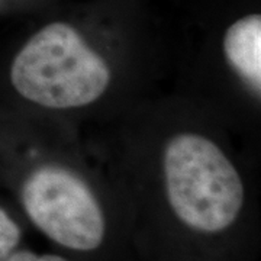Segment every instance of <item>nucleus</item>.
<instances>
[{"label": "nucleus", "mask_w": 261, "mask_h": 261, "mask_svg": "<svg viewBox=\"0 0 261 261\" xmlns=\"http://www.w3.org/2000/svg\"><path fill=\"white\" fill-rule=\"evenodd\" d=\"M224 54L235 73L260 94L261 16L252 13L235 20L224 35Z\"/></svg>", "instance_id": "4"}, {"label": "nucleus", "mask_w": 261, "mask_h": 261, "mask_svg": "<svg viewBox=\"0 0 261 261\" xmlns=\"http://www.w3.org/2000/svg\"><path fill=\"white\" fill-rule=\"evenodd\" d=\"M22 205L31 221L63 247L90 251L102 244L100 205L83 178L67 168H35L22 186Z\"/></svg>", "instance_id": "3"}, {"label": "nucleus", "mask_w": 261, "mask_h": 261, "mask_svg": "<svg viewBox=\"0 0 261 261\" xmlns=\"http://www.w3.org/2000/svg\"><path fill=\"white\" fill-rule=\"evenodd\" d=\"M3 261H67L60 255L54 254H45V255H38L35 252L23 250V251H13Z\"/></svg>", "instance_id": "6"}, {"label": "nucleus", "mask_w": 261, "mask_h": 261, "mask_svg": "<svg viewBox=\"0 0 261 261\" xmlns=\"http://www.w3.org/2000/svg\"><path fill=\"white\" fill-rule=\"evenodd\" d=\"M10 83L23 99L48 109L96 102L111 83V68L77 29L53 22L35 32L10 65Z\"/></svg>", "instance_id": "1"}, {"label": "nucleus", "mask_w": 261, "mask_h": 261, "mask_svg": "<svg viewBox=\"0 0 261 261\" xmlns=\"http://www.w3.org/2000/svg\"><path fill=\"white\" fill-rule=\"evenodd\" d=\"M163 171L170 206L192 229L224 231L241 212V176L224 151L203 135L173 137L164 148Z\"/></svg>", "instance_id": "2"}, {"label": "nucleus", "mask_w": 261, "mask_h": 261, "mask_svg": "<svg viewBox=\"0 0 261 261\" xmlns=\"http://www.w3.org/2000/svg\"><path fill=\"white\" fill-rule=\"evenodd\" d=\"M20 240V229L9 214L0 207V261L15 251Z\"/></svg>", "instance_id": "5"}]
</instances>
